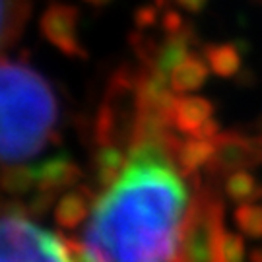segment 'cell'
<instances>
[{
  "label": "cell",
  "mask_w": 262,
  "mask_h": 262,
  "mask_svg": "<svg viewBox=\"0 0 262 262\" xmlns=\"http://www.w3.org/2000/svg\"><path fill=\"white\" fill-rule=\"evenodd\" d=\"M161 148H138L99 194L84 245L101 262H173L192 192Z\"/></svg>",
  "instance_id": "6da1fadb"
},
{
  "label": "cell",
  "mask_w": 262,
  "mask_h": 262,
  "mask_svg": "<svg viewBox=\"0 0 262 262\" xmlns=\"http://www.w3.org/2000/svg\"><path fill=\"white\" fill-rule=\"evenodd\" d=\"M58 101L45 76L0 58V161L18 163L56 140Z\"/></svg>",
  "instance_id": "7a4b0ae2"
},
{
  "label": "cell",
  "mask_w": 262,
  "mask_h": 262,
  "mask_svg": "<svg viewBox=\"0 0 262 262\" xmlns=\"http://www.w3.org/2000/svg\"><path fill=\"white\" fill-rule=\"evenodd\" d=\"M192 198L181 225L173 262H217L225 231V202L220 185L202 177L192 183Z\"/></svg>",
  "instance_id": "3957f363"
},
{
  "label": "cell",
  "mask_w": 262,
  "mask_h": 262,
  "mask_svg": "<svg viewBox=\"0 0 262 262\" xmlns=\"http://www.w3.org/2000/svg\"><path fill=\"white\" fill-rule=\"evenodd\" d=\"M0 262H70L64 239L29 222V215L0 217Z\"/></svg>",
  "instance_id": "277c9868"
},
{
  "label": "cell",
  "mask_w": 262,
  "mask_h": 262,
  "mask_svg": "<svg viewBox=\"0 0 262 262\" xmlns=\"http://www.w3.org/2000/svg\"><path fill=\"white\" fill-rule=\"evenodd\" d=\"M262 163V140L247 136L237 128L222 132L215 138V154L206 165L208 181L220 185L227 175L241 169H253Z\"/></svg>",
  "instance_id": "5b68a950"
},
{
  "label": "cell",
  "mask_w": 262,
  "mask_h": 262,
  "mask_svg": "<svg viewBox=\"0 0 262 262\" xmlns=\"http://www.w3.org/2000/svg\"><path fill=\"white\" fill-rule=\"evenodd\" d=\"M80 10L68 2H51L39 19V29L45 41L70 58H85L88 51L78 39Z\"/></svg>",
  "instance_id": "8992f818"
},
{
  "label": "cell",
  "mask_w": 262,
  "mask_h": 262,
  "mask_svg": "<svg viewBox=\"0 0 262 262\" xmlns=\"http://www.w3.org/2000/svg\"><path fill=\"white\" fill-rule=\"evenodd\" d=\"M99 192L88 185H78L58 198L55 206V222L62 229H78L92 215Z\"/></svg>",
  "instance_id": "52a82bcc"
},
{
  "label": "cell",
  "mask_w": 262,
  "mask_h": 262,
  "mask_svg": "<svg viewBox=\"0 0 262 262\" xmlns=\"http://www.w3.org/2000/svg\"><path fill=\"white\" fill-rule=\"evenodd\" d=\"M214 111V103L202 95H181L171 113V124L177 132L190 136L212 119Z\"/></svg>",
  "instance_id": "ba28073f"
},
{
  "label": "cell",
  "mask_w": 262,
  "mask_h": 262,
  "mask_svg": "<svg viewBox=\"0 0 262 262\" xmlns=\"http://www.w3.org/2000/svg\"><path fill=\"white\" fill-rule=\"evenodd\" d=\"M82 179V169L68 156H55L37 165V188L58 194Z\"/></svg>",
  "instance_id": "9c48e42d"
},
{
  "label": "cell",
  "mask_w": 262,
  "mask_h": 262,
  "mask_svg": "<svg viewBox=\"0 0 262 262\" xmlns=\"http://www.w3.org/2000/svg\"><path fill=\"white\" fill-rule=\"evenodd\" d=\"M249 51L245 41L227 43H206L202 45V55L210 70L220 78H235L243 70V55Z\"/></svg>",
  "instance_id": "30bf717a"
},
{
  "label": "cell",
  "mask_w": 262,
  "mask_h": 262,
  "mask_svg": "<svg viewBox=\"0 0 262 262\" xmlns=\"http://www.w3.org/2000/svg\"><path fill=\"white\" fill-rule=\"evenodd\" d=\"M126 165H128V151L124 148L115 144L97 146V151L92 159V169H94L95 187L99 190V194L119 181Z\"/></svg>",
  "instance_id": "8fae6325"
},
{
  "label": "cell",
  "mask_w": 262,
  "mask_h": 262,
  "mask_svg": "<svg viewBox=\"0 0 262 262\" xmlns=\"http://www.w3.org/2000/svg\"><path fill=\"white\" fill-rule=\"evenodd\" d=\"M215 154V140H204L196 136H188L185 140H181V146L177 150L175 165L179 173L187 181H194L200 177V171L206 169L210 159Z\"/></svg>",
  "instance_id": "7c38bea8"
},
{
  "label": "cell",
  "mask_w": 262,
  "mask_h": 262,
  "mask_svg": "<svg viewBox=\"0 0 262 262\" xmlns=\"http://www.w3.org/2000/svg\"><path fill=\"white\" fill-rule=\"evenodd\" d=\"M208 72H210V66H208L204 55L200 53H190L188 58H185L181 64L171 72L169 76V85L175 94H188V92H196L202 85L206 84Z\"/></svg>",
  "instance_id": "4fadbf2b"
},
{
  "label": "cell",
  "mask_w": 262,
  "mask_h": 262,
  "mask_svg": "<svg viewBox=\"0 0 262 262\" xmlns=\"http://www.w3.org/2000/svg\"><path fill=\"white\" fill-rule=\"evenodd\" d=\"M33 187L37 188V165L6 163L0 169V188L8 196H24Z\"/></svg>",
  "instance_id": "5bb4252c"
},
{
  "label": "cell",
  "mask_w": 262,
  "mask_h": 262,
  "mask_svg": "<svg viewBox=\"0 0 262 262\" xmlns=\"http://www.w3.org/2000/svg\"><path fill=\"white\" fill-rule=\"evenodd\" d=\"M222 190L235 204H253V202H258L260 198L262 185L249 169H241L224 179Z\"/></svg>",
  "instance_id": "9a60e30c"
},
{
  "label": "cell",
  "mask_w": 262,
  "mask_h": 262,
  "mask_svg": "<svg viewBox=\"0 0 262 262\" xmlns=\"http://www.w3.org/2000/svg\"><path fill=\"white\" fill-rule=\"evenodd\" d=\"M233 222L249 239H262V204H239L233 212Z\"/></svg>",
  "instance_id": "2e32d148"
},
{
  "label": "cell",
  "mask_w": 262,
  "mask_h": 262,
  "mask_svg": "<svg viewBox=\"0 0 262 262\" xmlns=\"http://www.w3.org/2000/svg\"><path fill=\"white\" fill-rule=\"evenodd\" d=\"M245 256H247L245 239L239 233L225 229L220 241L217 262H245Z\"/></svg>",
  "instance_id": "e0dca14e"
},
{
  "label": "cell",
  "mask_w": 262,
  "mask_h": 262,
  "mask_svg": "<svg viewBox=\"0 0 262 262\" xmlns=\"http://www.w3.org/2000/svg\"><path fill=\"white\" fill-rule=\"evenodd\" d=\"M56 200V194L55 192H49V190H39L33 194V198L28 202V212L29 215H33V217H43V215L47 214L49 210L53 208Z\"/></svg>",
  "instance_id": "ac0fdd59"
},
{
  "label": "cell",
  "mask_w": 262,
  "mask_h": 262,
  "mask_svg": "<svg viewBox=\"0 0 262 262\" xmlns=\"http://www.w3.org/2000/svg\"><path fill=\"white\" fill-rule=\"evenodd\" d=\"M158 19H161L159 18V8L154 2L142 4L140 8H136V12H134V24H136V29H140V31L158 26Z\"/></svg>",
  "instance_id": "d6986e66"
},
{
  "label": "cell",
  "mask_w": 262,
  "mask_h": 262,
  "mask_svg": "<svg viewBox=\"0 0 262 262\" xmlns=\"http://www.w3.org/2000/svg\"><path fill=\"white\" fill-rule=\"evenodd\" d=\"M62 239H64V247L70 262H101L97 256H94L85 249L84 241H78V239H72V237H62Z\"/></svg>",
  "instance_id": "ffe728a7"
},
{
  "label": "cell",
  "mask_w": 262,
  "mask_h": 262,
  "mask_svg": "<svg viewBox=\"0 0 262 262\" xmlns=\"http://www.w3.org/2000/svg\"><path fill=\"white\" fill-rule=\"evenodd\" d=\"M14 0H0V43L4 41L6 33H12V26H14Z\"/></svg>",
  "instance_id": "44dd1931"
},
{
  "label": "cell",
  "mask_w": 262,
  "mask_h": 262,
  "mask_svg": "<svg viewBox=\"0 0 262 262\" xmlns=\"http://www.w3.org/2000/svg\"><path fill=\"white\" fill-rule=\"evenodd\" d=\"M187 26V21L185 18L179 14L177 10L173 8H165L163 12V18H161V29H163V33L169 35V33H175L179 29H183Z\"/></svg>",
  "instance_id": "7402d4cb"
},
{
  "label": "cell",
  "mask_w": 262,
  "mask_h": 262,
  "mask_svg": "<svg viewBox=\"0 0 262 262\" xmlns=\"http://www.w3.org/2000/svg\"><path fill=\"white\" fill-rule=\"evenodd\" d=\"M208 0H154V4L161 8H169V4H175L179 8H183L185 12H190V14H198L202 12L204 6H206Z\"/></svg>",
  "instance_id": "603a6c76"
},
{
  "label": "cell",
  "mask_w": 262,
  "mask_h": 262,
  "mask_svg": "<svg viewBox=\"0 0 262 262\" xmlns=\"http://www.w3.org/2000/svg\"><path fill=\"white\" fill-rule=\"evenodd\" d=\"M220 134H222V126H220V122L214 121V119H210V121L204 122V124H202L194 134H190V136L204 138V140H215Z\"/></svg>",
  "instance_id": "cb8c5ba5"
},
{
  "label": "cell",
  "mask_w": 262,
  "mask_h": 262,
  "mask_svg": "<svg viewBox=\"0 0 262 262\" xmlns=\"http://www.w3.org/2000/svg\"><path fill=\"white\" fill-rule=\"evenodd\" d=\"M237 130L247 134V136H253L256 140H262V113L254 119V121L247 122L243 126H237Z\"/></svg>",
  "instance_id": "d4e9b609"
},
{
  "label": "cell",
  "mask_w": 262,
  "mask_h": 262,
  "mask_svg": "<svg viewBox=\"0 0 262 262\" xmlns=\"http://www.w3.org/2000/svg\"><path fill=\"white\" fill-rule=\"evenodd\" d=\"M254 72L253 70H249V68H243L239 74L235 76V82L239 85H245V88H249V85H254Z\"/></svg>",
  "instance_id": "484cf974"
},
{
  "label": "cell",
  "mask_w": 262,
  "mask_h": 262,
  "mask_svg": "<svg viewBox=\"0 0 262 262\" xmlns=\"http://www.w3.org/2000/svg\"><path fill=\"white\" fill-rule=\"evenodd\" d=\"M249 262H262V245L251 249V253H249Z\"/></svg>",
  "instance_id": "4316f807"
},
{
  "label": "cell",
  "mask_w": 262,
  "mask_h": 262,
  "mask_svg": "<svg viewBox=\"0 0 262 262\" xmlns=\"http://www.w3.org/2000/svg\"><path fill=\"white\" fill-rule=\"evenodd\" d=\"M88 4H92V6H105L107 2H111V0H84Z\"/></svg>",
  "instance_id": "83f0119b"
}]
</instances>
